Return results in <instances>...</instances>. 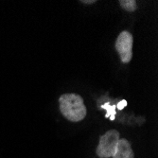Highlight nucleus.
<instances>
[{"mask_svg":"<svg viewBox=\"0 0 158 158\" xmlns=\"http://www.w3.org/2000/svg\"><path fill=\"white\" fill-rule=\"evenodd\" d=\"M60 111L63 116L72 122H79L86 116L83 98L78 94H64L59 98Z\"/></svg>","mask_w":158,"mask_h":158,"instance_id":"nucleus-1","label":"nucleus"},{"mask_svg":"<svg viewBox=\"0 0 158 158\" xmlns=\"http://www.w3.org/2000/svg\"><path fill=\"white\" fill-rule=\"evenodd\" d=\"M119 140V133L117 130H110L100 136L97 148V155L99 158L113 157L116 152L118 142Z\"/></svg>","mask_w":158,"mask_h":158,"instance_id":"nucleus-2","label":"nucleus"},{"mask_svg":"<svg viewBox=\"0 0 158 158\" xmlns=\"http://www.w3.org/2000/svg\"><path fill=\"white\" fill-rule=\"evenodd\" d=\"M133 35L129 31L119 33L116 42V49L123 64L130 63L133 58Z\"/></svg>","mask_w":158,"mask_h":158,"instance_id":"nucleus-3","label":"nucleus"},{"mask_svg":"<svg viewBox=\"0 0 158 158\" xmlns=\"http://www.w3.org/2000/svg\"><path fill=\"white\" fill-rule=\"evenodd\" d=\"M113 158H135V153L133 152L130 142L125 138H119L116 152L113 155Z\"/></svg>","mask_w":158,"mask_h":158,"instance_id":"nucleus-4","label":"nucleus"},{"mask_svg":"<svg viewBox=\"0 0 158 158\" xmlns=\"http://www.w3.org/2000/svg\"><path fill=\"white\" fill-rule=\"evenodd\" d=\"M119 4L120 6L126 10L127 11H135L137 9V6H136V1L135 0H120L119 1Z\"/></svg>","mask_w":158,"mask_h":158,"instance_id":"nucleus-5","label":"nucleus"},{"mask_svg":"<svg viewBox=\"0 0 158 158\" xmlns=\"http://www.w3.org/2000/svg\"><path fill=\"white\" fill-rule=\"evenodd\" d=\"M102 108L107 110V114H106V116H105L106 118H110L111 120L114 119V116H116V106H114V105H110L109 103H105V104L102 105Z\"/></svg>","mask_w":158,"mask_h":158,"instance_id":"nucleus-6","label":"nucleus"},{"mask_svg":"<svg viewBox=\"0 0 158 158\" xmlns=\"http://www.w3.org/2000/svg\"><path fill=\"white\" fill-rule=\"evenodd\" d=\"M126 105H127V102H126L125 99H123V100H121V102H119L118 103L117 107H118V109L122 110V109H124V108L126 107Z\"/></svg>","mask_w":158,"mask_h":158,"instance_id":"nucleus-7","label":"nucleus"},{"mask_svg":"<svg viewBox=\"0 0 158 158\" xmlns=\"http://www.w3.org/2000/svg\"><path fill=\"white\" fill-rule=\"evenodd\" d=\"M81 2L84 3V4H93L96 1H95V0H92V1H91V0H84V1H81Z\"/></svg>","mask_w":158,"mask_h":158,"instance_id":"nucleus-8","label":"nucleus"}]
</instances>
